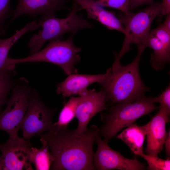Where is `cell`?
I'll return each instance as SVG.
<instances>
[{
	"mask_svg": "<svg viewBox=\"0 0 170 170\" xmlns=\"http://www.w3.org/2000/svg\"><path fill=\"white\" fill-rule=\"evenodd\" d=\"M99 128L92 125L81 133L67 127L36 135L45 139L54 157L52 170H93V145Z\"/></svg>",
	"mask_w": 170,
	"mask_h": 170,
	"instance_id": "cell-1",
	"label": "cell"
},
{
	"mask_svg": "<svg viewBox=\"0 0 170 170\" xmlns=\"http://www.w3.org/2000/svg\"><path fill=\"white\" fill-rule=\"evenodd\" d=\"M137 46L138 53L133 61L122 65L120 60L115 58L112 67L106 71L105 79L99 83L100 90L105 94L107 106L139 100L150 90L142 82L139 69L141 55L146 47L143 45Z\"/></svg>",
	"mask_w": 170,
	"mask_h": 170,
	"instance_id": "cell-2",
	"label": "cell"
},
{
	"mask_svg": "<svg viewBox=\"0 0 170 170\" xmlns=\"http://www.w3.org/2000/svg\"><path fill=\"white\" fill-rule=\"evenodd\" d=\"M151 96H144L132 102L114 104L107 107L100 113L103 123L99 132L103 140L108 143L122 129L134 123L139 118L158 109Z\"/></svg>",
	"mask_w": 170,
	"mask_h": 170,
	"instance_id": "cell-3",
	"label": "cell"
},
{
	"mask_svg": "<svg viewBox=\"0 0 170 170\" xmlns=\"http://www.w3.org/2000/svg\"><path fill=\"white\" fill-rule=\"evenodd\" d=\"M78 5L73 2L72 8L67 16L64 18L54 15L41 17L39 20L42 29L33 35L28 43L30 55L40 50L47 41L61 40L63 35L68 32L75 34L79 30L92 28L93 24L85 19L82 14L76 13L81 10Z\"/></svg>",
	"mask_w": 170,
	"mask_h": 170,
	"instance_id": "cell-4",
	"label": "cell"
},
{
	"mask_svg": "<svg viewBox=\"0 0 170 170\" xmlns=\"http://www.w3.org/2000/svg\"><path fill=\"white\" fill-rule=\"evenodd\" d=\"M74 35L71 34L65 41H50L44 49L26 57L19 59L8 57L5 65L8 66L20 63L46 62L59 66L67 75L76 73L77 71L75 65L80 61L78 53L81 49L74 45L73 42Z\"/></svg>",
	"mask_w": 170,
	"mask_h": 170,
	"instance_id": "cell-5",
	"label": "cell"
},
{
	"mask_svg": "<svg viewBox=\"0 0 170 170\" xmlns=\"http://www.w3.org/2000/svg\"><path fill=\"white\" fill-rule=\"evenodd\" d=\"M161 3H156L136 13L129 11L119 17L125 29V38L121 49L118 54L115 55V58L120 60L123 55L131 49L132 44L144 46L151 30L153 21L161 15Z\"/></svg>",
	"mask_w": 170,
	"mask_h": 170,
	"instance_id": "cell-6",
	"label": "cell"
},
{
	"mask_svg": "<svg viewBox=\"0 0 170 170\" xmlns=\"http://www.w3.org/2000/svg\"><path fill=\"white\" fill-rule=\"evenodd\" d=\"M11 95L7 103V106L0 112V130L7 132L9 139L19 137L18 132L29 103L32 90L26 82L14 84Z\"/></svg>",
	"mask_w": 170,
	"mask_h": 170,
	"instance_id": "cell-7",
	"label": "cell"
},
{
	"mask_svg": "<svg viewBox=\"0 0 170 170\" xmlns=\"http://www.w3.org/2000/svg\"><path fill=\"white\" fill-rule=\"evenodd\" d=\"M55 111L45 105L36 90L32 91L28 106L20 127L23 138L28 139L38 133L54 130L52 119Z\"/></svg>",
	"mask_w": 170,
	"mask_h": 170,
	"instance_id": "cell-8",
	"label": "cell"
},
{
	"mask_svg": "<svg viewBox=\"0 0 170 170\" xmlns=\"http://www.w3.org/2000/svg\"><path fill=\"white\" fill-rule=\"evenodd\" d=\"M95 141L97 148L93 155L94 170H143L146 168L145 163L136 159L127 158L111 148L101 138L99 132Z\"/></svg>",
	"mask_w": 170,
	"mask_h": 170,
	"instance_id": "cell-9",
	"label": "cell"
},
{
	"mask_svg": "<svg viewBox=\"0 0 170 170\" xmlns=\"http://www.w3.org/2000/svg\"><path fill=\"white\" fill-rule=\"evenodd\" d=\"M32 144L27 139H9L0 144V170H32L30 154Z\"/></svg>",
	"mask_w": 170,
	"mask_h": 170,
	"instance_id": "cell-10",
	"label": "cell"
},
{
	"mask_svg": "<svg viewBox=\"0 0 170 170\" xmlns=\"http://www.w3.org/2000/svg\"><path fill=\"white\" fill-rule=\"evenodd\" d=\"M153 50L150 62L156 70H162L170 61V32L160 24L151 30L144 44Z\"/></svg>",
	"mask_w": 170,
	"mask_h": 170,
	"instance_id": "cell-11",
	"label": "cell"
},
{
	"mask_svg": "<svg viewBox=\"0 0 170 170\" xmlns=\"http://www.w3.org/2000/svg\"><path fill=\"white\" fill-rule=\"evenodd\" d=\"M81 96L76 114L78 125L75 131L78 134L86 130L89 122L94 115L107 108L105 94L101 90L97 92L95 89H88L84 95Z\"/></svg>",
	"mask_w": 170,
	"mask_h": 170,
	"instance_id": "cell-12",
	"label": "cell"
},
{
	"mask_svg": "<svg viewBox=\"0 0 170 170\" xmlns=\"http://www.w3.org/2000/svg\"><path fill=\"white\" fill-rule=\"evenodd\" d=\"M156 114L147 124L146 154L157 156L161 151L168 132L166 126L169 122L170 111L159 107Z\"/></svg>",
	"mask_w": 170,
	"mask_h": 170,
	"instance_id": "cell-13",
	"label": "cell"
},
{
	"mask_svg": "<svg viewBox=\"0 0 170 170\" xmlns=\"http://www.w3.org/2000/svg\"><path fill=\"white\" fill-rule=\"evenodd\" d=\"M66 0H19L11 22L24 14L41 17L54 15L60 10L65 9Z\"/></svg>",
	"mask_w": 170,
	"mask_h": 170,
	"instance_id": "cell-14",
	"label": "cell"
},
{
	"mask_svg": "<svg viewBox=\"0 0 170 170\" xmlns=\"http://www.w3.org/2000/svg\"><path fill=\"white\" fill-rule=\"evenodd\" d=\"M106 75V73L94 75L77 73L68 75L65 80L57 85V93L61 94L63 97L74 95L82 96L88 91L87 88L89 85L96 82L100 83Z\"/></svg>",
	"mask_w": 170,
	"mask_h": 170,
	"instance_id": "cell-15",
	"label": "cell"
},
{
	"mask_svg": "<svg viewBox=\"0 0 170 170\" xmlns=\"http://www.w3.org/2000/svg\"><path fill=\"white\" fill-rule=\"evenodd\" d=\"M72 0L80 6L81 10L86 11L87 19L96 20L110 30H116L124 34V28L115 13L104 9L98 4L96 0Z\"/></svg>",
	"mask_w": 170,
	"mask_h": 170,
	"instance_id": "cell-16",
	"label": "cell"
},
{
	"mask_svg": "<svg viewBox=\"0 0 170 170\" xmlns=\"http://www.w3.org/2000/svg\"><path fill=\"white\" fill-rule=\"evenodd\" d=\"M147 133V124L139 126L133 123L117 136L123 141L134 154L139 155L143 152V145Z\"/></svg>",
	"mask_w": 170,
	"mask_h": 170,
	"instance_id": "cell-17",
	"label": "cell"
},
{
	"mask_svg": "<svg viewBox=\"0 0 170 170\" xmlns=\"http://www.w3.org/2000/svg\"><path fill=\"white\" fill-rule=\"evenodd\" d=\"M40 27L39 20L31 21L19 30H16L15 33L10 37L0 40V75L8 70L5 67V63L8 58L9 51L14 44L24 34L32 31Z\"/></svg>",
	"mask_w": 170,
	"mask_h": 170,
	"instance_id": "cell-18",
	"label": "cell"
},
{
	"mask_svg": "<svg viewBox=\"0 0 170 170\" xmlns=\"http://www.w3.org/2000/svg\"><path fill=\"white\" fill-rule=\"evenodd\" d=\"M42 144L40 149L31 148L30 154V161L33 163L37 170H48L50 168L54 160L53 155L48 150L49 148L46 140L40 138Z\"/></svg>",
	"mask_w": 170,
	"mask_h": 170,
	"instance_id": "cell-19",
	"label": "cell"
},
{
	"mask_svg": "<svg viewBox=\"0 0 170 170\" xmlns=\"http://www.w3.org/2000/svg\"><path fill=\"white\" fill-rule=\"evenodd\" d=\"M81 96H71L61 110L57 121L54 123L55 128L67 127L69 123L76 117V108Z\"/></svg>",
	"mask_w": 170,
	"mask_h": 170,
	"instance_id": "cell-20",
	"label": "cell"
},
{
	"mask_svg": "<svg viewBox=\"0 0 170 170\" xmlns=\"http://www.w3.org/2000/svg\"><path fill=\"white\" fill-rule=\"evenodd\" d=\"M11 71H6L0 75V112L7 104V96L15 83L11 79Z\"/></svg>",
	"mask_w": 170,
	"mask_h": 170,
	"instance_id": "cell-21",
	"label": "cell"
},
{
	"mask_svg": "<svg viewBox=\"0 0 170 170\" xmlns=\"http://www.w3.org/2000/svg\"><path fill=\"white\" fill-rule=\"evenodd\" d=\"M139 156L147 161L148 166L146 168L148 170H170V160L169 158L164 160L159 158L157 156L145 154L143 152Z\"/></svg>",
	"mask_w": 170,
	"mask_h": 170,
	"instance_id": "cell-22",
	"label": "cell"
},
{
	"mask_svg": "<svg viewBox=\"0 0 170 170\" xmlns=\"http://www.w3.org/2000/svg\"><path fill=\"white\" fill-rule=\"evenodd\" d=\"M101 6L112 8L122 11L124 13L128 12L129 0H96Z\"/></svg>",
	"mask_w": 170,
	"mask_h": 170,
	"instance_id": "cell-23",
	"label": "cell"
},
{
	"mask_svg": "<svg viewBox=\"0 0 170 170\" xmlns=\"http://www.w3.org/2000/svg\"><path fill=\"white\" fill-rule=\"evenodd\" d=\"M154 103H159V107L164 109L170 111V84L157 97L152 98Z\"/></svg>",
	"mask_w": 170,
	"mask_h": 170,
	"instance_id": "cell-24",
	"label": "cell"
},
{
	"mask_svg": "<svg viewBox=\"0 0 170 170\" xmlns=\"http://www.w3.org/2000/svg\"><path fill=\"white\" fill-rule=\"evenodd\" d=\"M10 0H0V26L3 23L10 11Z\"/></svg>",
	"mask_w": 170,
	"mask_h": 170,
	"instance_id": "cell-25",
	"label": "cell"
},
{
	"mask_svg": "<svg viewBox=\"0 0 170 170\" xmlns=\"http://www.w3.org/2000/svg\"><path fill=\"white\" fill-rule=\"evenodd\" d=\"M154 0H129V10L130 11L140 5L145 4H151Z\"/></svg>",
	"mask_w": 170,
	"mask_h": 170,
	"instance_id": "cell-26",
	"label": "cell"
},
{
	"mask_svg": "<svg viewBox=\"0 0 170 170\" xmlns=\"http://www.w3.org/2000/svg\"><path fill=\"white\" fill-rule=\"evenodd\" d=\"M161 4V15H165L170 14V0H162Z\"/></svg>",
	"mask_w": 170,
	"mask_h": 170,
	"instance_id": "cell-27",
	"label": "cell"
},
{
	"mask_svg": "<svg viewBox=\"0 0 170 170\" xmlns=\"http://www.w3.org/2000/svg\"><path fill=\"white\" fill-rule=\"evenodd\" d=\"M165 150L167 158H170V130L168 132V134L165 141Z\"/></svg>",
	"mask_w": 170,
	"mask_h": 170,
	"instance_id": "cell-28",
	"label": "cell"
},
{
	"mask_svg": "<svg viewBox=\"0 0 170 170\" xmlns=\"http://www.w3.org/2000/svg\"><path fill=\"white\" fill-rule=\"evenodd\" d=\"M166 15L165 19L163 23L161 24L166 29L170 32V14Z\"/></svg>",
	"mask_w": 170,
	"mask_h": 170,
	"instance_id": "cell-29",
	"label": "cell"
},
{
	"mask_svg": "<svg viewBox=\"0 0 170 170\" xmlns=\"http://www.w3.org/2000/svg\"><path fill=\"white\" fill-rule=\"evenodd\" d=\"M2 31H0V40H1V39L0 38V36L2 34Z\"/></svg>",
	"mask_w": 170,
	"mask_h": 170,
	"instance_id": "cell-30",
	"label": "cell"
}]
</instances>
